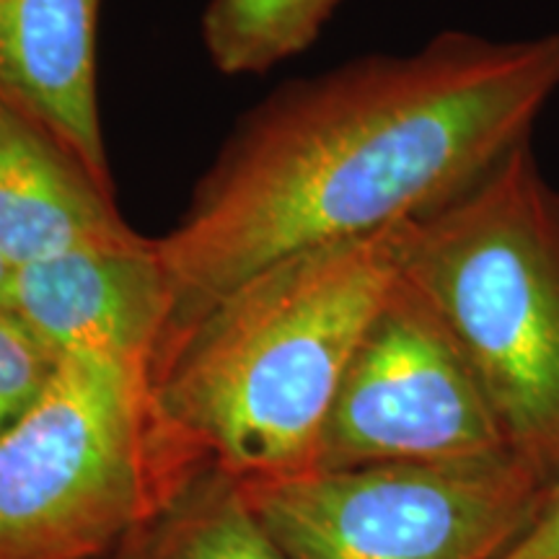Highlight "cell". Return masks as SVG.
Returning a JSON list of instances; mask_svg holds the SVG:
<instances>
[{"label":"cell","instance_id":"1","mask_svg":"<svg viewBox=\"0 0 559 559\" xmlns=\"http://www.w3.org/2000/svg\"><path fill=\"white\" fill-rule=\"evenodd\" d=\"M557 91V32H443L277 88L153 239L169 288L164 340L285 257L443 207L531 140Z\"/></svg>","mask_w":559,"mask_h":559},{"label":"cell","instance_id":"2","mask_svg":"<svg viewBox=\"0 0 559 559\" xmlns=\"http://www.w3.org/2000/svg\"><path fill=\"white\" fill-rule=\"evenodd\" d=\"M409 223L285 257L169 334L151 368L166 436L239 481L311 472L347 362L402 275Z\"/></svg>","mask_w":559,"mask_h":559},{"label":"cell","instance_id":"3","mask_svg":"<svg viewBox=\"0 0 559 559\" xmlns=\"http://www.w3.org/2000/svg\"><path fill=\"white\" fill-rule=\"evenodd\" d=\"M402 275L464 349L508 440L559 477V190L531 140L409 223Z\"/></svg>","mask_w":559,"mask_h":559},{"label":"cell","instance_id":"4","mask_svg":"<svg viewBox=\"0 0 559 559\" xmlns=\"http://www.w3.org/2000/svg\"><path fill=\"white\" fill-rule=\"evenodd\" d=\"M205 466L160 428L151 370L62 355L0 436V559H99L151 526Z\"/></svg>","mask_w":559,"mask_h":559},{"label":"cell","instance_id":"5","mask_svg":"<svg viewBox=\"0 0 559 559\" xmlns=\"http://www.w3.org/2000/svg\"><path fill=\"white\" fill-rule=\"evenodd\" d=\"M239 485L296 559H498L536 515L547 481L498 453Z\"/></svg>","mask_w":559,"mask_h":559},{"label":"cell","instance_id":"6","mask_svg":"<svg viewBox=\"0 0 559 559\" xmlns=\"http://www.w3.org/2000/svg\"><path fill=\"white\" fill-rule=\"evenodd\" d=\"M498 453H510L508 440L472 362L400 275L347 362L311 472Z\"/></svg>","mask_w":559,"mask_h":559},{"label":"cell","instance_id":"7","mask_svg":"<svg viewBox=\"0 0 559 559\" xmlns=\"http://www.w3.org/2000/svg\"><path fill=\"white\" fill-rule=\"evenodd\" d=\"M5 306L58 358L96 353L148 370L169 326V288L153 239L11 270Z\"/></svg>","mask_w":559,"mask_h":559},{"label":"cell","instance_id":"8","mask_svg":"<svg viewBox=\"0 0 559 559\" xmlns=\"http://www.w3.org/2000/svg\"><path fill=\"white\" fill-rule=\"evenodd\" d=\"M99 11L102 0H0V102L115 192L96 81Z\"/></svg>","mask_w":559,"mask_h":559},{"label":"cell","instance_id":"9","mask_svg":"<svg viewBox=\"0 0 559 559\" xmlns=\"http://www.w3.org/2000/svg\"><path fill=\"white\" fill-rule=\"evenodd\" d=\"M143 241L117 210L115 192L0 102V260L9 270Z\"/></svg>","mask_w":559,"mask_h":559},{"label":"cell","instance_id":"10","mask_svg":"<svg viewBox=\"0 0 559 559\" xmlns=\"http://www.w3.org/2000/svg\"><path fill=\"white\" fill-rule=\"evenodd\" d=\"M143 559H296L243 498L239 479L205 466L128 542Z\"/></svg>","mask_w":559,"mask_h":559},{"label":"cell","instance_id":"11","mask_svg":"<svg viewBox=\"0 0 559 559\" xmlns=\"http://www.w3.org/2000/svg\"><path fill=\"white\" fill-rule=\"evenodd\" d=\"M340 0H207L202 45L223 75H254L313 45Z\"/></svg>","mask_w":559,"mask_h":559},{"label":"cell","instance_id":"12","mask_svg":"<svg viewBox=\"0 0 559 559\" xmlns=\"http://www.w3.org/2000/svg\"><path fill=\"white\" fill-rule=\"evenodd\" d=\"M58 360L9 306H0V436L39 400Z\"/></svg>","mask_w":559,"mask_h":559},{"label":"cell","instance_id":"13","mask_svg":"<svg viewBox=\"0 0 559 559\" xmlns=\"http://www.w3.org/2000/svg\"><path fill=\"white\" fill-rule=\"evenodd\" d=\"M498 559H559V477L544 487L536 515Z\"/></svg>","mask_w":559,"mask_h":559},{"label":"cell","instance_id":"14","mask_svg":"<svg viewBox=\"0 0 559 559\" xmlns=\"http://www.w3.org/2000/svg\"><path fill=\"white\" fill-rule=\"evenodd\" d=\"M9 280H11L9 264L0 260V306H5V293H9Z\"/></svg>","mask_w":559,"mask_h":559},{"label":"cell","instance_id":"15","mask_svg":"<svg viewBox=\"0 0 559 559\" xmlns=\"http://www.w3.org/2000/svg\"><path fill=\"white\" fill-rule=\"evenodd\" d=\"M117 559H143V557H140L138 551L130 547V544H124V547L120 549V557H117Z\"/></svg>","mask_w":559,"mask_h":559}]
</instances>
